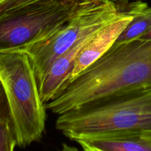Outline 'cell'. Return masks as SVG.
Masks as SVG:
<instances>
[{
  "label": "cell",
  "mask_w": 151,
  "mask_h": 151,
  "mask_svg": "<svg viewBox=\"0 0 151 151\" xmlns=\"http://www.w3.org/2000/svg\"><path fill=\"white\" fill-rule=\"evenodd\" d=\"M151 88V40L114 44L63 85L44 106L60 115L132 91Z\"/></svg>",
  "instance_id": "cell-1"
},
{
  "label": "cell",
  "mask_w": 151,
  "mask_h": 151,
  "mask_svg": "<svg viewBox=\"0 0 151 151\" xmlns=\"http://www.w3.org/2000/svg\"><path fill=\"white\" fill-rule=\"evenodd\" d=\"M55 127L79 139L151 131V88L132 91L58 115Z\"/></svg>",
  "instance_id": "cell-2"
},
{
  "label": "cell",
  "mask_w": 151,
  "mask_h": 151,
  "mask_svg": "<svg viewBox=\"0 0 151 151\" xmlns=\"http://www.w3.org/2000/svg\"><path fill=\"white\" fill-rule=\"evenodd\" d=\"M0 82L7 98L16 145L26 147L39 141L45 130L47 109L27 53H0Z\"/></svg>",
  "instance_id": "cell-3"
},
{
  "label": "cell",
  "mask_w": 151,
  "mask_h": 151,
  "mask_svg": "<svg viewBox=\"0 0 151 151\" xmlns=\"http://www.w3.org/2000/svg\"><path fill=\"white\" fill-rule=\"evenodd\" d=\"M120 13L116 0H81L69 20L51 37L20 50L29 56L38 83L56 58Z\"/></svg>",
  "instance_id": "cell-4"
},
{
  "label": "cell",
  "mask_w": 151,
  "mask_h": 151,
  "mask_svg": "<svg viewBox=\"0 0 151 151\" xmlns=\"http://www.w3.org/2000/svg\"><path fill=\"white\" fill-rule=\"evenodd\" d=\"M81 0H47L0 14V53L44 41L72 16Z\"/></svg>",
  "instance_id": "cell-5"
},
{
  "label": "cell",
  "mask_w": 151,
  "mask_h": 151,
  "mask_svg": "<svg viewBox=\"0 0 151 151\" xmlns=\"http://www.w3.org/2000/svg\"><path fill=\"white\" fill-rule=\"evenodd\" d=\"M121 8V13L114 19L96 31L78 53L73 69L67 83L91 66L103 56L115 43L119 35L133 19V16L125 8V0H116ZM65 83V84H66ZM64 84V85H65Z\"/></svg>",
  "instance_id": "cell-6"
},
{
  "label": "cell",
  "mask_w": 151,
  "mask_h": 151,
  "mask_svg": "<svg viewBox=\"0 0 151 151\" xmlns=\"http://www.w3.org/2000/svg\"><path fill=\"white\" fill-rule=\"evenodd\" d=\"M83 151H151L147 133L77 140Z\"/></svg>",
  "instance_id": "cell-7"
},
{
  "label": "cell",
  "mask_w": 151,
  "mask_h": 151,
  "mask_svg": "<svg viewBox=\"0 0 151 151\" xmlns=\"http://www.w3.org/2000/svg\"><path fill=\"white\" fill-rule=\"evenodd\" d=\"M126 10L133 16V19L119 35L114 44L137 39L151 29V7L140 1L126 3Z\"/></svg>",
  "instance_id": "cell-8"
},
{
  "label": "cell",
  "mask_w": 151,
  "mask_h": 151,
  "mask_svg": "<svg viewBox=\"0 0 151 151\" xmlns=\"http://www.w3.org/2000/svg\"><path fill=\"white\" fill-rule=\"evenodd\" d=\"M16 145L11 120L0 122V151H14Z\"/></svg>",
  "instance_id": "cell-9"
},
{
  "label": "cell",
  "mask_w": 151,
  "mask_h": 151,
  "mask_svg": "<svg viewBox=\"0 0 151 151\" xmlns=\"http://www.w3.org/2000/svg\"><path fill=\"white\" fill-rule=\"evenodd\" d=\"M47 0H0V14Z\"/></svg>",
  "instance_id": "cell-10"
},
{
  "label": "cell",
  "mask_w": 151,
  "mask_h": 151,
  "mask_svg": "<svg viewBox=\"0 0 151 151\" xmlns=\"http://www.w3.org/2000/svg\"><path fill=\"white\" fill-rule=\"evenodd\" d=\"M10 119V111L2 85L0 82V122Z\"/></svg>",
  "instance_id": "cell-11"
},
{
  "label": "cell",
  "mask_w": 151,
  "mask_h": 151,
  "mask_svg": "<svg viewBox=\"0 0 151 151\" xmlns=\"http://www.w3.org/2000/svg\"><path fill=\"white\" fill-rule=\"evenodd\" d=\"M60 151H81L77 147H73V146H70L67 144H63L62 145L61 150Z\"/></svg>",
  "instance_id": "cell-12"
},
{
  "label": "cell",
  "mask_w": 151,
  "mask_h": 151,
  "mask_svg": "<svg viewBox=\"0 0 151 151\" xmlns=\"http://www.w3.org/2000/svg\"><path fill=\"white\" fill-rule=\"evenodd\" d=\"M139 39H146V40H151V29L149 30L147 33L143 35L139 38Z\"/></svg>",
  "instance_id": "cell-13"
},
{
  "label": "cell",
  "mask_w": 151,
  "mask_h": 151,
  "mask_svg": "<svg viewBox=\"0 0 151 151\" xmlns=\"http://www.w3.org/2000/svg\"><path fill=\"white\" fill-rule=\"evenodd\" d=\"M146 133H147V134H148V135L150 136V137H151V131H150V132H146Z\"/></svg>",
  "instance_id": "cell-14"
},
{
  "label": "cell",
  "mask_w": 151,
  "mask_h": 151,
  "mask_svg": "<svg viewBox=\"0 0 151 151\" xmlns=\"http://www.w3.org/2000/svg\"><path fill=\"white\" fill-rule=\"evenodd\" d=\"M137 1H140V0H137Z\"/></svg>",
  "instance_id": "cell-15"
}]
</instances>
